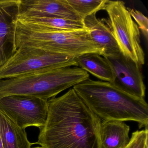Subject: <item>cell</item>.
Listing matches in <instances>:
<instances>
[{
    "mask_svg": "<svg viewBox=\"0 0 148 148\" xmlns=\"http://www.w3.org/2000/svg\"><path fill=\"white\" fill-rule=\"evenodd\" d=\"M47 104L46 122L34 144L45 148H103L101 119L73 88Z\"/></svg>",
    "mask_w": 148,
    "mask_h": 148,
    "instance_id": "1",
    "label": "cell"
},
{
    "mask_svg": "<svg viewBox=\"0 0 148 148\" xmlns=\"http://www.w3.org/2000/svg\"><path fill=\"white\" fill-rule=\"evenodd\" d=\"M73 88L100 119L134 121L139 129L148 128V105L145 99L132 97L109 82L90 78Z\"/></svg>",
    "mask_w": 148,
    "mask_h": 148,
    "instance_id": "2",
    "label": "cell"
},
{
    "mask_svg": "<svg viewBox=\"0 0 148 148\" xmlns=\"http://www.w3.org/2000/svg\"><path fill=\"white\" fill-rule=\"evenodd\" d=\"M14 46L19 48H38L77 58L86 53L103 56L101 48L92 40L86 29L61 31L17 20Z\"/></svg>",
    "mask_w": 148,
    "mask_h": 148,
    "instance_id": "3",
    "label": "cell"
},
{
    "mask_svg": "<svg viewBox=\"0 0 148 148\" xmlns=\"http://www.w3.org/2000/svg\"><path fill=\"white\" fill-rule=\"evenodd\" d=\"M89 77L90 74L78 66L40 69L16 77L0 79V99L21 95L48 101Z\"/></svg>",
    "mask_w": 148,
    "mask_h": 148,
    "instance_id": "4",
    "label": "cell"
},
{
    "mask_svg": "<svg viewBox=\"0 0 148 148\" xmlns=\"http://www.w3.org/2000/svg\"><path fill=\"white\" fill-rule=\"evenodd\" d=\"M104 10L109 18L105 21L116 41L120 52L140 66L144 65L145 56L141 46L140 32L122 1H107Z\"/></svg>",
    "mask_w": 148,
    "mask_h": 148,
    "instance_id": "5",
    "label": "cell"
},
{
    "mask_svg": "<svg viewBox=\"0 0 148 148\" xmlns=\"http://www.w3.org/2000/svg\"><path fill=\"white\" fill-rule=\"evenodd\" d=\"M78 66L75 58L38 48H19L0 67V79L47 68Z\"/></svg>",
    "mask_w": 148,
    "mask_h": 148,
    "instance_id": "6",
    "label": "cell"
},
{
    "mask_svg": "<svg viewBox=\"0 0 148 148\" xmlns=\"http://www.w3.org/2000/svg\"><path fill=\"white\" fill-rule=\"evenodd\" d=\"M0 111L22 129H41L48 115L47 101L30 96L12 95L0 99Z\"/></svg>",
    "mask_w": 148,
    "mask_h": 148,
    "instance_id": "7",
    "label": "cell"
},
{
    "mask_svg": "<svg viewBox=\"0 0 148 148\" xmlns=\"http://www.w3.org/2000/svg\"><path fill=\"white\" fill-rule=\"evenodd\" d=\"M104 58L110 64L114 73V79L110 84L132 97L144 99L145 86L141 71L142 66L121 52Z\"/></svg>",
    "mask_w": 148,
    "mask_h": 148,
    "instance_id": "8",
    "label": "cell"
},
{
    "mask_svg": "<svg viewBox=\"0 0 148 148\" xmlns=\"http://www.w3.org/2000/svg\"><path fill=\"white\" fill-rule=\"evenodd\" d=\"M19 4L20 0H0V67L16 51L14 30Z\"/></svg>",
    "mask_w": 148,
    "mask_h": 148,
    "instance_id": "9",
    "label": "cell"
},
{
    "mask_svg": "<svg viewBox=\"0 0 148 148\" xmlns=\"http://www.w3.org/2000/svg\"><path fill=\"white\" fill-rule=\"evenodd\" d=\"M18 15H45L83 21L67 0H20Z\"/></svg>",
    "mask_w": 148,
    "mask_h": 148,
    "instance_id": "10",
    "label": "cell"
},
{
    "mask_svg": "<svg viewBox=\"0 0 148 148\" xmlns=\"http://www.w3.org/2000/svg\"><path fill=\"white\" fill-rule=\"evenodd\" d=\"M96 13L87 16L83 19L86 29L88 31L93 42L103 51V57L120 52L111 30L105 19L98 18Z\"/></svg>",
    "mask_w": 148,
    "mask_h": 148,
    "instance_id": "11",
    "label": "cell"
},
{
    "mask_svg": "<svg viewBox=\"0 0 148 148\" xmlns=\"http://www.w3.org/2000/svg\"><path fill=\"white\" fill-rule=\"evenodd\" d=\"M130 127L123 121L103 120L100 125L103 148H122L130 140Z\"/></svg>",
    "mask_w": 148,
    "mask_h": 148,
    "instance_id": "12",
    "label": "cell"
},
{
    "mask_svg": "<svg viewBox=\"0 0 148 148\" xmlns=\"http://www.w3.org/2000/svg\"><path fill=\"white\" fill-rule=\"evenodd\" d=\"M0 136L3 148H32L25 129L19 127L0 111Z\"/></svg>",
    "mask_w": 148,
    "mask_h": 148,
    "instance_id": "13",
    "label": "cell"
},
{
    "mask_svg": "<svg viewBox=\"0 0 148 148\" xmlns=\"http://www.w3.org/2000/svg\"><path fill=\"white\" fill-rule=\"evenodd\" d=\"M78 66L99 79L111 83L114 73L108 61L97 53H86L75 58Z\"/></svg>",
    "mask_w": 148,
    "mask_h": 148,
    "instance_id": "14",
    "label": "cell"
},
{
    "mask_svg": "<svg viewBox=\"0 0 148 148\" xmlns=\"http://www.w3.org/2000/svg\"><path fill=\"white\" fill-rule=\"evenodd\" d=\"M17 20L42 26L57 31H81L86 29L83 21H74L53 16L18 15Z\"/></svg>",
    "mask_w": 148,
    "mask_h": 148,
    "instance_id": "15",
    "label": "cell"
},
{
    "mask_svg": "<svg viewBox=\"0 0 148 148\" xmlns=\"http://www.w3.org/2000/svg\"><path fill=\"white\" fill-rule=\"evenodd\" d=\"M74 11L84 19L100 10H104L108 0H67Z\"/></svg>",
    "mask_w": 148,
    "mask_h": 148,
    "instance_id": "16",
    "label": "cell"
},
{
    "mask_svg": "<svg viewBox=\"0 0 148 148\" xmlns=\"http://www.w3.org/2000/svg\"><path fill=\"white\" fill-rule=\"evenodd\" d=\"M148 145V129L133 132L129 143L122 148H145Z\"/></svg>",
    "mask_w": 148,
    "mask_h": 148,
    "instance_id": "17",
    "label": "cell"
},
{
    "mask_svg": "<svg viewBox=\"0 0 148 148\" xmlns=\"http://www.w3.org/2000/svg\"><path fill=\"white\" fill-rule=\"evenodd\" d=\"M128 11L132 19H134L135 22L138 26L139 30H141L146 40L148 37V20L147 17L139 11L135 9L127 8Z\"/></svg>",
    "mask_w": 148,
    "mask_h": 148,
    "instance_id": "18",
    "label": "cell"
},
{
    "mask_svg": "<svg viewBox=\"0 0 148 148\" xmlns=\"http://www.w3.org/2000/svg\"><path fill=\"white\" fill-rule=\"evenodd\" d=\"M0 148H3V146H2V142H1V136H0Z\"/></svg>",
    "mask_w": 148,
    "mask_h": 148,
    "instance_id": "19",
    "label": "cell"
},
{
    "mask_svg": "<svg viewBox=\"0 0 148 148\" xmlns=\"http://www.w3.org/2000/svg\"><path fill=\"white\" fill-rule=\"evenodd\" d=\"M44 148V147H41V146H37V147H34V148Z\"/></svg>",
    "mask_w": 148,
    "mask_h": 148,
    "instance_id": "20",
    "label": "cell"
},
{
    "mask_svg": "<svg viewBox=\"0 0 148 148\" xmlns=\"http://www.w3.org/2000/svg\"><path fill=\"white\" fill-rule=\"evenodd\" d=\"M145 148H148V145H146V147H145Z\"/></svg>",
    "mask_w": 148,
    "mask_h": 148,
    "instance_id": "21",
    "label": "cell"
}]
</instances>
